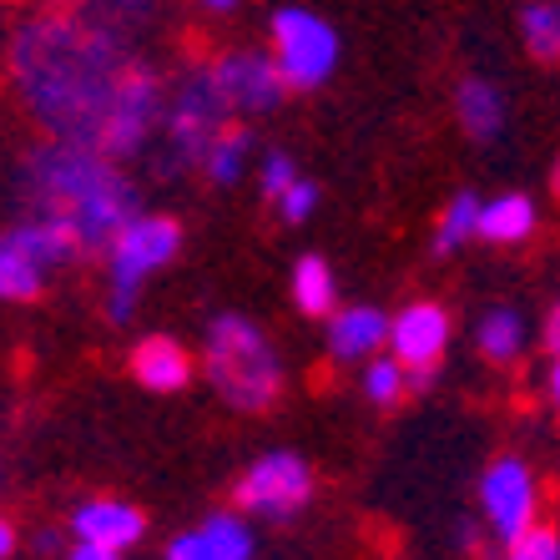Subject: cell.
<instances>
[{
    "label": "cell",
    "mask_w": 560,
    "mask_h": 560,
    "mask_svg": "<svg viewBox=\"0 0 560 560\" xmlns=\"http://www.w3.org/2000/svg\"><path fill=\"white\" fill-rule=\"evenodd\" d=\"M268 51L283 71L288 92H318L339 71L343 40L334 31V21H324L308 5H278L268 15Z\"/></svg>",
    "instance_id": "obj_6"
},
{
    "label": "cell",
    "mask_w": 560,
    "mask_h": 560,
    "mask_svg": "<svg viewBox=\"0 0 560 560\" xmlns=\"http://www.w3.org/2000/svg\"><path fill=\"white\" fill-rule=\"evenodd\" d=\"M21 187H26L31 212H61L66 222H77L86 253H106V243L142 212L127 167L112 162L102 147H86V142L46 137L26 156Z\"/></svg>",
    "instance_id": "obj_2"
},
{
    "label": "cell",
    "mask_w": 560,
    "mask_h": 560,
    "mask_svg": "<svg viewBox=\"0 0 560 560\" xmlns=\"http://www.w3.org/2000/svg\"><path fill=\"white\" fill-rule=\"evenodd\" d=\"M535 228H540V208H535L530 192H495L485 197L480 208V237L490 248H521L530 243Z\"/></svg>",
    "instance_id": "obj_19"
},
{
    "label": "cell",
    "mask_w": 560,
    "mask_h": 560,
    "mask_svg": "<svg viewBox=\"0 0 560 560\" xmlns=\"http://www.w3.org/2000/svg\"><path fill=\"white\" fill-rule=\"evenodd\" d=\"M202 384L218 394L233 415H268L283 399L288 369L268 328L248 313H218L202 334Z\"/></svg>",
    "instance_id": "obj_3"
},
{
    "label": "cell",
    "mask_w": 560,
    "mask_h": 560,
    "mask_svg": "<svg viewBox=\"0 0 560 560\" xmlns=\"http://www.w3.org/2000/svg\"><path fill=\"white\" fill-rule=\"evenodd\" d=\"M162 117H167V77L156 71L152 61H131V71L121 77V92L112 102V117L102 127V152L112 162H137L147 147L156 142L162 131Z\"/></svg>",
    "instance_id": "obj_7"
},
{
    "label": "cell",
    "mask_w": 560,
    "mask_h": 560,
    "mask_svg": "<svg viewBox=\"0 0 560 560\" xmlns=\"http://www.w3.org/2000/svg\"><path fill=\"white\" fill-rule=\"evenodd\" d=\"M500 560H560V530L550 521L530 525L525 535H515V540L500 546Z\"/></svg>",
    "instance_id": "obj_27"
},
{
    "label": "cell",
    "mask_w": 560,
    "mask_h": 560,
    "mask_svg": "<svg viewBox=\"0 0 560 560\" xmlns=\"http://www.w3.org/2000/svg\"><path fill=\"white\" fill-rule=\"evenodd\" d=\"M192 5H202V11H212V15H233V11H243V0H192Z\"/></svg>",
    "instance_id": "obj_34"
},
{
    "label": "cell",
    "mask_w": 560,
    "mask_h": 560,
    "mask_svg": "<svg viewBox=\"0 0 560 560\" xmlns=\"http://www.w3.org/2000/svg\"><path fill=\"white\" fill-rule=\"evenodd\" d=\"M318 202H324V192H318V183H308V177H299V183L288 187L283 197L273 202L278 222H288V228H303V222L318 212Z\"/></svg>",
    "instance_id": "obj_28"
},
{
    "label": "cell",
    "mask_w": 560,
    "mask_h": 560,
    "mask_svg": "<svg viewBox=\"0 0 560 560\" xmlns=\"http://www.w3.org/2000/svg\"><path fill=\"white\" fill-rule=\"evenodd\" d=\"M440 384V364H424V369H409V394H430Z\"/></svg>",
    "instance_id": "obj_30"
},
{
    "label": "cell",
    "mask_w": 560,
    "mask_h": 560,
    "mask_svg": "<svg viewBox=\"0 0 560 560\" xmlns=\"http://www.w3.org/2000/svg\"><path fill=\"white\" fill-rule=\"evenodd\" d=\"M521 40H525V51H530V61L560 66V0H525Z\"/></svg>",
    "instance_id": "obj_23"
},
{
    "label": "cell",
    "mask_w": 560,
    "mask_h": 560,
    "mask_svg": "<svg viewBox=\"0 0 560 560\" xmlns=\"http://www.w3.org/2000/svg\"><path fill=\"white\" fill-rule=\"evenodd\" d=\"M137 56L121 46L117 31L96 26L77 11H40L21 21L5 51V71L46 137L56 142H102V127L112 117V102L121 92V77Z\"/></svg>",
    "instance_id": "obj_1"
},
{
    "label": "cell",
    "mask_w": 560,
    "mask_h": 560,
    "mask_svg": "<svg viewBox=\"0 0 560 560\" xmlns=\"http://www.w3.org/2000/svg\"><path fill=\"white\" fill-rule=\"evenodd\" d=\"M127 369L147 394H183L197 374V359H192V349H187L183 339H172V334H142L127 353Z\"/></svg>",
    "instance_id": "obj_15"
},
{
    "label": "cell",
    "mask_w": 560,
    "mask_h": 560,
    "mask_svg": "<svg viewBox=\"0 0 560 560\" xmlns=\"http://www.w3.org/2000/svg\"><path fill=\"white\" fill-rule=\"evenodd\" d=\"M475 500H480V521L485 530L495 535V546L525 535L530 525H540L546 515V490H540V475L525 455H495L480 469V485H475Z\"/></svg>",
    "instance_id": "obj_8"
},
{
    "label": "cell",
    "mask_w": 560,
    "mask_h": 560,
    "mask_svg": "<svg viewBox=\"0 0 560 560\" xmlns=\"http://www.w3.org/2000/svg\"><path fill=\"white\" fill-rule=\"evenodd\" d=\"M475 349H480L485 364L510 369L521 364L525 349H530V318L510 303H490V308L475 318Z\"/></svg>",
    "instance_id": "obj_18"
},
{
    "label": "cell",
    "mask_w": 560,
    "mask_h": 560,
    "mask_svg": "<svg viewBox=\"0 0 560 560\" xmlns=\"http://www.w3.org/2000/svg\"><path fill=\"white\" fill-rule=\"evenodd\" d=\"M540 343H546V353L556 359L560 353V299L546 308V318H540Z\"/></svg>",
    "instance_id": "obj_29"
},
{
    "label": "cell",
    "mask_w": 560,
    "mask_h": 560,
    "mask_svg": "<svg viewBox=\"0 0 560 560\" xmlns=\"http://www.w3.org/2000/svg\"><path fill=\"white\" fill-rule=\"evenodd\" d=\"M11 243L26 253L36 268H46V273H51V268H66V262H77L81 253H86L81 248L77 222H66L61 212H31V218L11 233Z\"/></svg>",
    "instance_id": "obj_17"
},
{
    "label": "cell",
    "mask_w": 560,
    "mask_h": 560,
    "mask_svg": "<svg viewBox=\"0 0 560 560\" xmlns=\"http://www.w3.org/2000/svg\"><path fill=\"white\" fill-rule=\"evenodd\" d=\"M324 343L334 364L364 369L369 359L389 353V313L374 303H339L324 318Z\"/></svg>",
    "instance_id": "obj_14"
},
{
    "label": "cell",
    "mask_w": 560,
    "mask_h": 560,
    "mask_svg": "<svg viewBox=\"0 0 560 560\" xmlns=\"http://www.w3.org/2000/svg\"><path fill=\"white\" fill-rule=\"evenodd\" d=\"M550 192L560 197V156H556V167H550Z\"/></svg>",
    "instance_id": "obj_35"
},
{
    "label": "cell",
    "mask_w": 560,
    "mask_h": 560,
    "mask_svg": "<svg viewBox=\"0 0 560 560\" xmlns=\"http://www.w3.org/2000/svg\"><path fill=\"white\" fill-rule=\"evenodd\" d=\"M258 156L262 152H258V142H253V127L228 121V127L212 137L208 156H202V177H208L212 187H237L253 167H258Z\"/></svg>",
    "instance_id": "obj_20"
},
{
    "label": "cell",
    "mask_w": 560,
    "mask_h": 560,
    "mask_svg": "<svg viewBox=\"0 0 560 560\" xmlns=\"http://www.w3.org/2000/svg\"><path fill=\"white\" fill-rule=\"evenodd\" d=\"M288 299L303 318H328V313L339 308V273H334V262L324 253H303L293 262V273H288Z\"/></svg>",
    "instance_id": "obj_21"
},
{
    "label": "cell",
    "mask_w": 560,
    "mask_h": 560,
    "mask_svg": "<svg viewBox=\"0 0 560 560\" xmlns=\"http://www.w3.org/2000/svg\"><path fill=\"white\" fill-rule=\"evenodd\" d=\"M183 253V222L167 212H137L112 243H106V318L131 324V313L142 303V288L152 273H162Z\"/></svg>",
    "instance_id": "obj_5"
},
{
    "label": "cell",
    "mask_w": 560,
    "mask_h": 560,
    "mask_svg": "<svg viewBox=\"0 0 560 560\" xmlns=\"http://www.w3.org/2000/svg\"><path fill=\"white\" fill-rule=\"evenodd\" d=\"M15 556V525L0 515V560H11Z\"/></svg>",
    "instance_id": "obj_33"
},
{
    "label": "cell",
    "mask_w": 560,
    "mask_h": 560,
    "mask_svg": "<svg viewBox=\"0 0 560 560\" xmlns=\"http://www.w3.org/2000/svg\"><path fill=\"white\" fill-rule=\"evenodd\" d=\"M61 560H127V556H117V550H102V546H77V540H71V550H66Z\"/></svg>",
    "instance_id": "obj_31"
},
{
    "label": "cell",
    "mask_w": 560,
    "mask_h": 560,
    "mask_svg": "<svg viewBox=\"0 0 560 560\" xmlns=\"http://www.w3.org/2000/svg\"><path fill=\"white\" fill-rule=\"evenodd\" d=\"M546 405L556 409V419H560V353L550 359V369H546Z\"/></svg>",
    "instance_id": "obj_32"
},
{
    "label": "cell",
    "mask_w": 560,
    "mask_h": 560,
    "mask_svg": "<svg viewBox=\"0 0 560 560\" xmlns=\"http://www.w3.org/2000/svg\"><path fill=\"white\" fill-rule=\"evenodd\" d=\"M46 288V268L26 258L11 237H0V303H31Z\"/></svg>",
    "instance_id": "obj_24"
},
{
    "label": "cell",
    "mask_w": 560,
    "mask_h": 560,
    "mask_svg": "<svg viewBox=\"0 0 560 560\" xmlns=\"http://www.w3.org/2000/svg\"><path fill=\"white\" fill-rule=\"evenodd\" d=\"M258 192H262V202H278V197L288 192V187L299 183L303 172H299V162H293V152H283V147H268V152L258 156Z\"/></svg>",
    "instance_id": "obj_26"
},
{
    "label": "cell",
    "mask_w": 560,
    "mask_h": 560,
    "mask_svg": "<svg viewBox=\"0 0 560 560\" xmlns=\"http://www.w3.org/2000/svg\"><path fill=\"white\" fill-rule=\"evenodd\" d=\"M258 556V535H253L243 510H212L202 525L177 530L162 550V560H253Z\"/></svg>",
    "instance_id": "obj_13"
},
{
    "label": "cell",
    "mask_w": 560,
    "mask_h": 560,
    "mask_svg": "<svg viewBox=\"0 0 560 560\" xmlns=\"http://www.w3.org/2000/svg\"><path fill=\"white\" fill-rule=\"evenodd\" d=\"M66 530H71L77 546H102V550L127 556L131 546L147 540V515H142V505H131V500H121V495H92L71 510Z\"/></svg>",
    "instance_id": "obj_12"
},
{
    "label": "cell",
    "mask_w": 560,
    "mask_h": 560,
    "mask_svg": "<svg viewBox=\"0 0 560 560\" xmlns=\"http://www.w3.org/2000/svg\"><path fill=\"white\" fill-rule=\"evenodd\" d=\"M208 71H212V86L218 96L228 102L237 121L243 117H273L278 106L288 102V81L278 71L273 51H258V46H228V51L208 56Z\"/></svg>",
    "instance_id": "obj_10"
},
{
    "label": "cell",
    "mask_w": 560,
    "mask_h": 560,
    "mask_svg": "<svg viewBox=\"0 0 560 560\" xmlns=\"http://www.w3.org/2000/svg\"><path fill=\"white\" fill-rule=\"evenodd\" d=\"M480 208H485L480 192H455L444 202L440 218H434V243H430L434 258H450L465 243H480Z\"/></svg>",
    "instance_id": "obj_22"
},
{
    "label": "cell",
    "mask_w": 560,
    "mask_h": 560,
    "mask_svg": "<svg viewBox=\"0 0 560 560\" xmlns=\"http://www.w3.org/2000/svg\"><path fill=\"white\" fill-rule=\"evenodd\" d=\"M450 339H455V318L434 299H409L399 313H389V353L405 369L444 364Z\"/></svg>",
    "instance_id": "obj_11"
},
{
    "label": "cell",
    "mask_w": 560,
    "mask_h": 560,
    "mask_svg": "<svg viewBox=\"0 0 560 560\" xmlns=\"http://www.w3.org/2000/svg\"><path fill=\"white\" fill-rule=\"evenodd\" d=\"M233 121L228 102L212 86L208 61L187 66L167 81V117H162V177H183V172H202V156H208L212 137Z\"/></svg>",
    "instance_id": "obj_4"
},
{
    "label": "cell",
    "mask_w": 560,
    "mask_h": 560,
    "mask_svg": "<svg viewBox=\"0 0 560 560\" xmlns=\"http://www.w3.org/2000/svg\"><path fill=\"white\" fill-rule=\"evenodd\" d=\"M359 389L374 409H394L399 399H409V369L394 359V353H378L359 369Z\"/></svg>",
    "instance_id": "obj_25"
},
{
    "label": "cell",
    "mask_w": 560,
    "mask_h": 560,
    "mask_svg": "<svg viewBox=\"0 0 560 560\" xmlns=\"http://www.w3.org/2000/svg\"><path fill=\"white\" fill-rule=\"evenodd\" d=\"M455 121L469 142H480V147L500 142L510 127V102H505V92H500V81L480 77V71L459 81L455 86Z\"/></svg>",
    "instance_id": "obj_16"
},
{
    "label": "cell",
    "mask_w": 560,
    "mask_h": 560,
    "mask_svg": "<svg viewBox=\"0 0 560 560\" xmlns=\"http://www.w3.org/2000/svg\"><path fill=\"white\" fill-rule=\"evenodd\" d=\"M313 465L299 450H268L258 455L233 485V510L248 521H293L313 500Z\"/></svg>",
    "instance_id": "obj_9"
}]
</instances>
